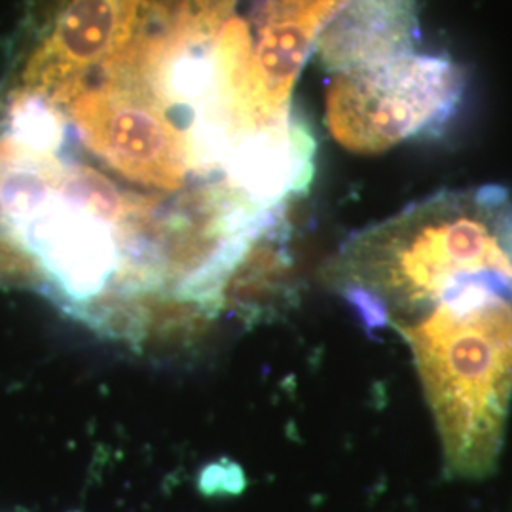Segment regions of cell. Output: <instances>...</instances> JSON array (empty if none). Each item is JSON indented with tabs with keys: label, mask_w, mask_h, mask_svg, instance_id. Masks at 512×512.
<instances>
[{
	"label": "cell",
	"mask_w": 512,
	"mask_h": 512,
	"mask_svg": "<svg viewBox=\"0 0 512 512\" xmlns=\"http://www.w3.org/2000/svg\"><path fill=\"white\" fill-rule=\"evenodd\" d=\"M325 279L368 330L399 329L473 285L512 294V196L484 184L412 203L351 236Z\"/></svg>",
	"instance_id": "cell-1"
},
{
	"label": "cell",
	"mask_w": 512,
	"mask_h": 512,
	"mask_svg": "<svg viewBox=\"0 0 512 512\" xmlns=\"http://www.w3.org/2000/svg\"><path fill=\"white\" fill-rule=\"evenodd\" d=\"M281 226L283 220L249 243L222 289L220 310L247 325L268 321L293 304V262Z\"/></svg>",
	"instance_id": "cell-9"
},
{
	"label": "cell",
	"mask_w": 512,
	"mask_h": 512,
	"mask_svg": "<svg viewBox=\"0 0 512 512\" xmlns=\"http://www.w3.org/2000/svg\"><path fill=\"white\" fill-rule=\"evenodd\" d=\"M84 147L137 184L179 190L192 169L183 129L126 61L116 59L67 105Z\"/></svg>",
	"instance_id": "cell-4"
},
{
	"label": "cell",
	"mask_w": 512,
	"mask_h": 512,
	"mask_svg": "<svg viewBox=\"0 0 512 512\" xmlns=\"http://www.w3.org/2000/svg\"><path fill=\"white\" fill-rule=\"evenodd\" d=\"M186 4L196 16L220 27L222 21L232 14L238 0H190Z\"/></svg>",
	"instance_id": "cell-12"
},
{
	"label": "cell",
	"mask_w": 512,
	"mask_h": 512,
	"mask_svg": "<svg viewBox=\"0 0 512 512\" xmlns=\"http://www.w3.org/2000/svg\"><path fill=\"white\" fill-rule=\"evenodd\" d=\"M395 332L412 353L446 476L494 475L512 403V294L473 285Z\"/></svg>",
	"instance_id": "cell-2"
},
{
	"label": "cell",
	"mask_w": 512,
	"mask_h": 512,
	"mask_svg": "<svg viewBox=\"0 0 512 512\" xmlns=\"http://www.w3.org/2000/svg\"><path fill=\"white\" fill-rule=\"evenodd\" d=\"M245 484V475L239 465L228 459H220L207 465L200 475V490L209 497L241 494Z\"/></svg>",
	"instance_id": "cell-11"
},
{
	"label": "cell",
	"mask_w": 512,
	"mask_h": 512,
	"mask_svg": "<svg viewBox=\"0 0 512 512\" xmlns=\"http://www.w3.org/2000/svg\"><path fill=\"white\" fill-rule=\"evenodd\" d=\"M139 23L141 0H71L31 57L25 90L69 105L128 50Z\"/></svg>",
	"instance_id": "cell-6"
},
{
	"label": "cell",
	"mask_w": 512,
	"mask_h": 512,
	"mask_svg": "<svg viewBox=\"0 0 512 512\" xmlns=\"http://www.w3.org/2000/svg\"><path fill=\"white\" fill-rule=\"evenodd\" d=\"M220 173V183L258 213L283 215L287 203L310 190L315 139L291 110L275 122L241 133Z\"/></svg>",
	"instance_id": "cell-7"
},
{
	"label": "cell",
	"mask_w": 512,
	"mask_h": 512,
	"mask_svg": "<svg viewBox=\"0 0 512 512\" xmlns=\"http://www.w3.org/2000/svg\"><path fill=\"white\" fill-rule=\"evenodd\" d=\"M12 245L37 264L40 294L71 317L107 291L120 264L114 226L71 202L59 188L14 236Z\"/></svg>",
	"instance_id": "cell-5"
},
{
	"label": "cell",
	"mask_w": 512,
	"mask_h": 512,
	"mask_svg": "<svg viewBox=\"0 0 512 512\" xmlns=\"http://www.w3.org/2000/svg\"><path fill=\"white\" fill-rule=\"evenodd\" d=\"M414 0H349L317 37L321 63L344 73L414 50Z\"/></svg>",
	"instance_id": "cell-8"
},
{
	"label": "cell",
	"mask_w": 512,
	"mask_h": 512,
	"mask_svg": "<svg viewBox=\"0 0 512 512\" xmlns=\"http://www.w3.org/2000/svg\"><path fill=\"white\" fill-rule=\"evenodd\" d=\"M4 137L25 154L57 158L67 141V120L55 103L23 90L8 109Z\"/></svg>",
	"instance_id": "cell-10"
},
{
	"label": "cell",
	"mask_w": 512,
	"mask_h": 512,
	"mask_svg": "<svg viewBox=\"0 0 512 512\" xmlns=\"http://www.w3.org/2000/svg\"><path fill=\"white\" fill-rule=\"evenodd\" d=\"M463 88L465 76L452 59L412 50L336 73L327 93V126L351 152L382 154L444 124Z\"/></svg>",
	"instance_id": "cell-3"
}]
</instances>
